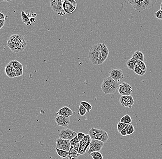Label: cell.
<instances>
[{
	"label": "cell",
	"instance_id": "cell-1",
	"mask_svg": "<svg viewBox=\"0 0 162 159\" xmlns=\"http://www.w3.org/2000/svg\"><path fill=\"white\" fill-rule=\"evenodd\" d=\"M7 46L14 53H19L22 52L26 48L27 42L23 35L15 34L8 39Z\"/></svg>",
	"mask_w": 162,
	"mask_h": 159
},
{
	"label": "cell",
	"instance_id": "cell-2",
	"mask_svg": "<svg viewBox=\"0 0 162 159\" xmlns=\"http://www.w3.org/2000/svg\"><path fill=\"white\" fill-rule=\"evenodd\" d=\"M118 86L117 82L108 77L104 79L101 85V88L103 93L106 95L115 93Z\"/></svg>",
	"mask_w": 162,
	"mask_h": 159
},
{
	"label": "cell",
	"instance_id": "cell-3",
	"mask_svg": "<svg viewBox=\"0 0 162 159\" xmlns=\"http://www.w3.org/2000/svg\"><path fill=\"white\" fill-rule=\"evenodd\" d=\"M89 134L92 140H96L105 143L109 139L108 134L106 131L101 129L92 128L89 131Z\"/></svg>",
	"mask_w": 162,
	"mask_h": 159
},
{
	"label": "cell",
	"instance_id": "cell-4",
	"mask_svg": "<svg viewBox=\"0 0 162 159\" xmlns=\"http://www.w3.org/2000/svg\"><path fill=\"white\" fill-rule=\"evenodd\" d=\"M101 43H98L92 46L89 50V59L92 64L98 65V62L100 57Z\"/></svg>",
	"mask_w": 162,
	"mask_h": 159
},
{
	"label": "cell",
	"instance_id": "cell-5",
	"mask_svg": "<svg viewBox=\"0 0 162 159\" xmlns=\"http://www.w3.org/2000/svg\"><path fill=\"white\" fill-rule=\"evenodd\" d=\"M62 6L65 13L71 14L77 9V3L74 0H64L63 1Z\"/></svg>",
	"mask_w": 162,
	"mask_h": 159
},
{
	"label": "cell",
	"instance_id": "cell-6",
	"mask_svg": "<svg viewBox=\"0 0 162 159\" xmlns=\"http://www.w3.org/2000/svg\"><path fill=\"white\" fill-rule=\"evenodd\" d=\"M62 0H50V6L52 9L55 13L60 16L65 15L66 14L63 9Z\"/></svg>",
	"mask_w": 162,
	"mask_h": 159
},
{
	"label": "cell",
	"instance_id": "cell-7",
	"mask_svg": "<svg viewBox=\"0 0 162 159\" xmlns=\"http://www.w3.org/2000/svg\"><path fill=\"white\" fill-rule=\"evenodd\" d=\"M104 143L103 142L96 140H92L90 144L89 145V149L88 154L90 155L91 153L94 152H100L102 149Z\"/></svg>",
	"mask_w": 162,
	"mask_h": 159
},
{
	"label": "cell",
	"instance_id": "cell-8",
	"mask_svg": "<svg viewBox=\"0 0 162 159\" xmlns=\"http://www.w3.org/2000/svg\"><path fill=\"white\" fill-rule=\"evenodd\" d=\"M77 135V133L75 131L69 129H63L59 133V138L62 140H71Z\"/></svg>",
	"mask_w": 162,
	"mask_h": 159
},
{
	"label": "cell",
	"instance_id": "cell-9",
	"mask_svg": "<svg viewBox=\"0 0 162 159\" xmlns=\"http://www.w3.org/2000/svg\"><path fill=\"white\" fill-rule=\"evenodd\" d=\"M109 76L111 79L116 81L117 83L121 82L124 77L123 71L120 69L116 68L110 70L109 73Z\"/></svg>",
	"mask_w": 162,
	"mask_h": 159
},
{
	"label": "cell",
	"instance_id": "cell-10",
	"mask_svg": "<svg viewBox=\"0 0 162 159\" xmlns=\"http://www.w3.org/2000/svg\"><path fill=\"white\" fill-rule=\"evenodd\" d=\"M118 93L122 96H128L131 95L132 93L133 89L131 86L126 82L122 83L118 86Z\"/></svg>",
	"mask_w": 162,
	"mask_h": 159
},
{
	"label": "cell",
	"instance_id": "cell-11",
	"mask_svg": "<svg viewBox=\"0 0 162 159\" xmlns=\"http://www.w3.org/2000/svg\"><path fill=\"white\" fill-rule=\"evenodd\" d=\"M109 50L108 47L104 43H101V50L100 53V57H99L98 65L102 64L108 58L109 55Z\"/></svg>",
	"mask_w": 162,
	"mask_h": 159
},
{
	"label": "cell",
	"instance_id": "cell-12",
	"mask_svg": "<svg viewBox=\"0 0 162 159\" xmlns=\"http://www.w3.org/2000/svg\"><path fill=\"white\" fill-rule=\"evenodd\" d=\"M71 144L70 141L57 138L56 140V148L61 150L69 151L70 149Z\"/></svg>",
	"mask_w": 162,
	"mask_h": 159
},
{
	"label": "cell",
	"instance_id": "cell-13",
	"mask_svg": "<svg viewBox=\"0 0 162 159\" xmlns=\"http://www.w3.org/2000/svg\"><path fill=\"white\" fill-rule=\"evenodd\" d=\"M120 102L123 106L131 108L135 103L134 99L131 95L122 96L120 98Z\"/></svg>",
	"mask_w": 162,
	"mask_h": 159
},
{
	"label": "cell",
	"instance_id": "cell-14",
	"mask_svg": "<svg viewBox=\"0 0 162 159\" xmlns=\"http://www.w3.org/2000/svg\"><path fill=\"white\" fill-rule=\"evenodd\" d=\"M55 121L57 125L63 128H67L70 123V117H62L60 115H57L55 119Z\"/></svg>",
	"mask_w": 162,
	"mask_h": 159
},
{
	"label": "cell",
	"instance_id": "cell-15",
	"mask_svg": "<svg viewBox=\"0 0 162 159\" xmlns=\"http://www.w3.org/2000/svg\"><path fill=\"white\" fill-rule=\"evenodd\" d=\"M128 1L136 11L145 10L143 4V0H128Z\"/></svg>",
	"mask_w": 162,
	"mask_h": 159
},
{
	"label": "cell",
	"instance_id": "cell-16",
	"mask_svg": "<svg viewBox=\"0 0 162 159\" xmlns=\"http://www.w3.org/2000/svg\"><path fill=\"white\" fill-rule=\"evenodd\" d=\"M73 113L71 109L67 106H64L59 109L58 112L56 113L57 115H60L62 117H70L73 115Z\"/></svg>",
	"mask_w": 162,
	"mask_h": 159
},
{
	"label": "cell",
	"instance_id": "cell-17",
	"mask_svg": "<svg viewBox=\"0 0 162 159\" xmlns=\"http://www.w3.org/2000/svg\"><path fill=\"white\" fill-rule=\"evenodd\" d=\"M5 72L7 76L9 78L15 77L16 70L14 67L9 64L7 65L5 68Z\"/></svg>",
	"mask_w": 162,
	"mask_h": 159
},
{
	"label": "cell",
	"instance_id": "cell-18",
	"mask_svg": "<svg viewBox=\"0 0 162 159\" xmlns=\"http://www.w3.org/2000/svg\"><path fill=\"white\" fill-rule=\"evenodd\" d=\"M89 144H90L87 143L86 142L84 141L83 140L79 142V149H78V154L80 155H84L88 147H89Z\"/></svg>",
	"mask_w": 162,
	"mask_h": 159
},
{
	"label": "cell",
	"instance_id": "cell-19",
	"mask_svg": "<svg viewBox=\"0 0 162 159\" xmlns=\"http://www.w3.org/2000/svg\"><path fill=\"white\" fill-rule=\"evenodd\" d=\"M157 2V0H143L144 9H150Z\"/></svg>",
	"mask_w": 162,
	"mask_h": 159
},
{
	"label": "cell",
	"instance_id": "cell-20",
	"mask_svg": "<svg viewBox=\"0 0 162 159\" xmlns=\"http://www.w3.org/2000/svg\"><path fill=\"white\" fill-rule=\"evenodd\" d=\"M132 58L135 59L136 61L139 60V61L144 62L145 57L144 54L141 51L136 50L133 54Z\"/></svg>",
	"mask_w": 162,
	"mask_h": 159
},
{
	"label": "cell",
	"instance_id": "cell-21",
	"mask_svg": "<svg viewBox=\"0 0 162 159\" xmlns=\"http://www.w3.org/2000/svg\"><path fill=\"white\" fill-rule=\"evenodd\" d=\"M126 64H127V67L129 69L134 71L136 65V61L131 58L127 62Z\"/></svg>",
	"mask_w": 162,
	"mask_h": 159
},
{
	"label": "cell",
	"instance_id": "cell-22",
	"mask_svg": "<svg viewBox=\"0 0 162 159\" xmlns=\"http://www.w3.org/2000/svg\"><path fill=\"white\" fill-rule=\"evenodd\" d=\"M21 19H22V22L24 23L27 26L31 25V23L30 22L29 18L27 15V13H25L24 11L21 12Z\"/></svg>",
	"mask_w": 162,
	"mask_h": 159
},
{
	"label": "cell",
	"instance_id": "cell-23",
	"mask_svg": "<svg viewBox=\"0 0 162 159\" xmlns=\"http://www.w3.org/2000/svg\"><path fill=\"white\" fill-rule=\"evenodd\" d=\"M120 122L125 124H131L132 122V119L130 115L127 114L122 118Z\"/></svg>",
	"mask_w": 162,
	"mask_h": 159
},
{
	"label": "cell",
	"instance_id": "cell-24",
	"mask_svg": "<svg viewBox=\"0 0 162 159\" xmlns=\"http://www.w3.org/2000/svg\"><path fill=\"white\" fill-rule=\"evenodd\" d=\"M56 151L58 155L63 159L66 158V157L69 154V151L61 150V149H58L56 148Z\"/></svg>",
	"mask_w": 162,
	"mask_h": 159
},
{
	"label": "cell",
	"instance_id": "cell-25",
	"mask_svg": "<svg viewBox=\"0 0 162 159\" xmlns=\"http://www.w3.org/2000/svg\"><path fill=\"white\" fill-rule=\"evenodd\" d=\"M136 65L141 70L143 71H147V66H146V64L143 61L137 60L136 61Z\"/></svg>",
	"mask_w": 162,
	"mask_h": 159
},
{
	"label": "cell",
	"instance_id": "cell-26",
	"mask_svg": "<svg viewBox=\"0 0 162 159\" xmlns=\"http://www.w3.org/2000/svg\"><path fill=\"white\" fill-rule=\"evenodd\" d=\"M90 156L93 159H103V156L100 152H94L91 153Z\"/></svg>",
	"mask_w": 162,
	"mask_h": 159
},
{
	"label": "cell",
	"instance_id": "cell-27",
	"mask_svg": "<svg viewBox=\"0 0 162 159\" xmlns=\"http://www.w3.org/2000/svg\"><path fill=\"white\" fill-rule=\"evenodd\" d=\"M79 149V144L76 145H71L70 149H69V153H78Z\"/></svg>",
	"mask_w": 162,
	"mask_h": 159
},
{
	"label": "cell",
	"instance_id": "cell-28",
	"mask_svg": "<svg viewBox=\"0 0 162 159\" xmlns=\"http://www.w3.org/2000/svg\"><path fill=\"white\" fill-rule=\"evenodd\" d=\"M80 104H81V105H82V106L86 109L87 112H89L90 111L92 110V106H91L89 102H80Z\"/></svg>",
	"mask_w": 162,
	"mask_h": 159
},
{
	"label": "cell",
	"instance_id": "cell-29",
	"mask_svg": "<svg viewBox=\"0 0 162 159\" xmlns=\"http://www.w3.org/2000/svg\"><path fill=\"white\" fill-rule=\"evenodd\" d=\"M134 72H135L136 74L139 76H143L146 73L147 71H143L139 68V66L136 65L135 67V69H134Z\"/></svg>",
	"mask_w": 162,
	"mask_h": 159
},
{
	"label": "cell",
	"instance_id": "cell-30",
	"mask_svg": "<svg viewBox=\"0 0 162 159\" xmlns=\"http://www.w3.org/2000/svg\"><path fill=\"white\" fill-rule=\"evenodd\" d=\"M9 64L15 68H20L23 67V66L19 62L17 61L16 60H13L12 61L10 62Z\"/></svg>",
	"mask_w": 162,
	"mask_h": 159
},
{
	"label": "cell",
	"instance_id": "cell-31",
	"mask_svg": "<svg viewBox=\"0 0 162 159\" xmlns=\"http://www.w3.org/2000/svg\"><path fill=\"white\" fill-rule=\"evenodd\" d=\"M135 128L133 125L131 124H128L127 129V135L132 134L135 132Z\"/></svg>",
	"mask_w": 162,
	"mask_h": 159
},
{
	"label": "cell",
	"instance_id": "cell-32",
	"mask_svg": "<svg viewBox=\"0 0 162 159\" xmlns=\"http://www.w3.org/2000/svg\"><path fill=\"white\" fill-rule=\"evenodd\" d=\"M79 154L78 153H69L68 156L64 159H78L79 157Z\"/></svg>",
	"mask_w": 162,
	"mask_h": 159
},
{
	"label": "cell",
	"instance_id": "cell-33",
	"mask_svg": "<svg viewBox=\"0 0 162 159\" xmlns=\"http://www.w3.org/2000/svg\"><path fill=\"white\" fill-rule=\"evenodd\" d=\"M128 124H125V123H122L121 122H118L117 125V131H118V133H120L121 131L124 128H125L128 125Z\"/></svg>",
	"mask_w": 162,
	"mask_h": 159
},
{
	"label": "cell",
	"instance_id": "cell-34",
	"mask_svg": "<svg viewBox=\"0 0 162 159\" xmlns=\"http://www.w3.org/2000/svg\"><path fill=\"white\" fill-rule=\"evenodd\" d=\"M78 111H79V113L81 116H84L86 114L87 110L86 109L82 106V105H80L78 108Z\"/></svg>",
	"mask_w": 162,
	"mask_h": 159
},
{
	"label": "cell",
	"instance_id": "cell-35",
	"mask_svg": "<svg viewBox=\"0 0 162 159\" xmlns=\"http://www.w3.org/2000/svg\"><path fill=\"white\" fill-rule=\"evenodd\" d=\"M15 69L16 70L15 77L20 76H22V75H23L24 72H23V67L20 68H15Z\"/></svg>",
	"mask_w": 162,
	"mask_h": 159
},
{
	"label": "cell",
	"instance_id": "cell-36",
	"mask_svg": "<svg viewBox=\"0 0 162 159\" xmlns=\"http://www.w3.org/2000/svg\"><path fill=\"white\" fill-rule=\"evenodd\" d=\"M79 140H78V137L77 136L75 137L74 138H72V140H70V143L71 145H76L77 144L79 143Z\"/></svg>",
	"mask_w": 162,
	"mask_h": 159
},
{
	"label": "cell",
	"instance_id": "cell-37",
	"mask_svg": "<svg viewBox=\"0 0 162 159\" xmlns=\"http://www.w3.org/2000/svg\"><path fill=\"white\" fill-rule=\"evenodd\" d=\"M155 17L156 18L162 20V11L159 10L154 13Z\"/></svg>",
	"mask_w": 162,
	"mask_h": 159
},
{
	"label": "cell",
	"instance_id": "cell-38",
	"mask_svg": "<svg viewBox=\"0 0 162 159\" xmlns=\"http://www.w3.org/2000/svg\"><path fill=\"white\" fill-rule=\"evenodd\" d=\"M85 135L86 134L84 133H79L77 134V136L78 137V140H79V141H81V140H83Z\"/></svg>",
	"mask_w": 162,
	"mask_h": 159
},
{
	"label": "cell",
	"instance_id": "cell-39",
	"mask_svg": "<svg viewBox=\"0 0 162 159\" xmlns=\"http://www.w3.org/2000/svg\"><path fill=\"white\" fill-rule=\"evenodd\" d=\"M27 14L29 19L31 18H34L36 19L37 18V16L36 13H34L33 12H27Z\"/></svg>",
	"mask_w": 162,
	"mask_h": 159
},
{
	"label": "cell",
	"instance_id": "cell-40",
	"mask_svg": "<svg viewBox=\"0 0 162 159\" xmlns=\"http://www.w3.org/2000/svg\"><path fill=\"white\" fill-rule=\"evenodd\" d=\"M127 127L128 126L125 127V128H124L121 131L120 134H121L123 136H126L127 135Z\"/></svg>",
	"mask_w": 162,
	"mask_h": 159
},
{
	"label": "cell",
	"instance_id": "cell-41",
	"mask_svg": "<svg viewBox=\"0 0 162 159\" xmlns=\"http://www.w3.org/2000/svg\"><path fill=\"white\" fill-rule=\"evenodd\" d=\"M6 19L4 14L0 12V20H5Z\"/></svg>",
	"mask_w": 162,
	"mask_h": 159
},
{
	"label": "cell",
	"instance_id": "cell-42",
	"mask_svg": "<svg viewBox=\"0 0 162 159\" xmlns=\"http://www.w3.org/2000/svg\"><path fill=\"white\" fill-rule=\"evenodd\" d=\"M5 20H0V29H1L4 25Z\"/></svg>",
	"mask_w": 162,
	"mask_h": 159
},
{
	"label": "cell",
	"instance_id": "cell-43",
	"mask_svg": "<svg viewBox=\"0 0 162 159\" xmlns=\"http://www.w3.org/2000/svg\"><path fill=\"white\" fill-rule=\"evenodd\" d=\"M29 20H30V22H31V23H35V21H36V19L34 18H31L29 19Z\"/></svg>",
	"mask_w": 162,
	"mask_h": 159
},
{
	"label": "cell",
	"instance_id": "cell-44",
	"mask_svg": "<svg viewBox=\"0 0 162 159\" xmlns=\"http://www.w3.org/2000/svg\"><path fill=\"white\" fill-rule=\"evenodd\" d=\"M161 11H162V3H161V5H160V9Z\"/></svg>",
	"mask_w": 162,
	"mask_h": 159
},
{
	"label": "cell",
	"instance_id": "cell-45",
	"mask_svg": "<svg viewBox=\"0 0 162 159\" xmlns=\"http://www.w3.org/2000/svg\"><path fill=\"white\" fill-rule=\"evenodd\" d=\"M5 1V2H11L12 1Z\"/></svg>",
	"mask_w": 162,
	"mask_h": 159
}]
</instances>
